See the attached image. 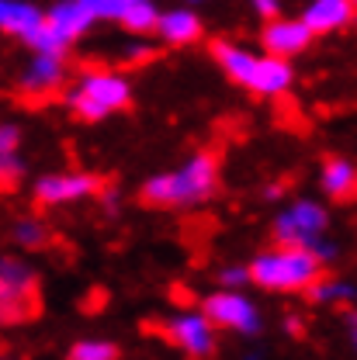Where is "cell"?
I'll list each match as a JSON object with an SVG mask.
<instances>
[{
  "mask_svg": "<svg viewBox=\"0 0 357 360\" xmlns=\"http://www.w3.org/2000/svg\"><path fill=\"white\" fill-rule=\"evenodd\" d=\"M219 177H223V170H219V156L215 153H208V149L205 153H191L180 167L142 180L139 198L149 208L187 212V208H198V205H205V201H212L219 194Z\"/></svg>",
  "mask_w": 357,
  "mask_h": 360,
  "instance_id": "obj_1",
  "label": "cell"
},
{
  "mask_svg": "<svg viewBox=\"0 0 357 360\" xmlns=\"http://www.w3.org/2000/svg\"><path fill=\"white\" fill-rule=\"evenodd\" d=\"M208 52H212V63L223 70L225 77L236 87L250 90L253 97L277 101V97H284L288 90L295 87L292 59H281V56H270V52H253L246 45L229 42V39H215L208 45Z\"/></svg>",
  "mask_w": 357,
  "mask_h": 360,
  "instance_id": "obj_2",
  "label": "cell"
},
{
  "mask_svg": "<svg viewBox=\"0 0 357 360\" xmlns=\"http://www.w3.org/2000/svg\"><path fill=\"white\" fill-rule=\"evenodd\" d=\"M250 284L270 291V295H306L315 281L322 277V260L302 250V246H284L274 243L268 250L250 257Z\"/></svg>",
  "mask_w": 357,
  "mask_h": 360,
  "instance_id": "obj_3",
  "label": "cell"
},
{
  "mask_svg": "<svg viewBox=\"0 0 357 360\" xmlns=\"http://www.w3.org/2000/svg\"><path fill=\"white\" fill-rule=\"evenodd\" d=\"M270 236H274V243L309 250L322 264H333L337 253H340V246L330 239V208L319 198L284 201L270 219Z\"/></svg>",
  "mask_w": 357,
  "mask_h": 360,
  "instance_id": "obj_4",
  "label": "cell"
},
{
  "mask_svg": "<svg viewBox=\"0 0 357 360\" xmlns=\"http://www.w3.org/2000/svg\"><path fill=\"white\" fill-rule=\"evenodd\" d=\"M132 80L118 70H84L63 94L66 108L80 122H104L132 104Z\"/></svg>",
  "mask_w": 357,
  "mask_h": 360,
  "instance_id": "obj_5",
  "label": "cell"
},
{
  "mask_svg": "<svg viewBox=\"0 0 357 360\" xmlns=\"http://www.w3.org/2000/svg\"><path fill=\"white\" fill-rule=\"evenodd\" d=\"M97 25V18L90 14L87 0H59L45 11L42 32L28 42L32 52H56L66 56V49L73 42H80L90 28Z\"/></svg>",
  "mask_w": 357,
  "mask_h": 360,
  "instance_id": "obj_6",
  "label": "cell"
},
{
  "mask_svg": "<svg viewBox=\"0 0 357 360\" xmlns=\"http://www.w3.org/2000/svg\"><path fill=\"white\" fill-rule=\"evenodd\" d=\"M39 274L18 257H0V326L28 322L35 315Z\"/></svg>",
  "mask_w": 357,
  "mask_h": 360,
  "instance_id": "obj_7",
  "label": "cell"
},
{
  "mask_svg": "<svg viewBox=\"0 0 357 360\" xmlns=\"http://www.w3.org/2000/svg\"><path fill=\"white\" fill-rule=\"evenodd\" d=\"M201 312L208 315L219 329L236 333V336H261L264 329V315L257 309V302L243 291V288H219L212 295L201 298Z\"/></svg>",
  "mask_w": 357,
  "mask_h": 360,
  "instance_id": "obj_8",
  "label": "cell"
},
{
  "mask_svg": "<svg viewBox=\"0 0 357 360\" xmlns=\"http://www.w3.org/2000/svg\"><path fill=\"white\" fill-rule=\"evenodd\" d=\"M160 333L163 340L180 350L184 357L191 360H208L215 357V347H219V326L201 312V309H191V312H174L160 322Z\"/></svg>",
  "mask_w": 357,
  "mask_h": 360,
  "instance_id": "obj_9",
  "label": "cell"
},
{
  "mask_svg": "<svg viewBox=\"0 0 357 360\" xmlns=\"http://www.w3.org/2000/svg\"><path fill=\"white\" fill-rule=\"evenodd\" d=\"M101 191V180L84 170H56V174H42L32 184V198L45 205V208H63V205H77L87 201Z\"/></svg>",
  "mask_w": 357,
  "mask_h": 360,
  "instance_id": "obj_10",
  "label": "cell"
},
{
  "mask_svg": "<svg viewBox=\"0 0 357 360\" xmlns=\"http://www.w3.org/2000/svg\"><path fill=\"white\" fill-rule=\"evenodd\" d=\"M63 87H66V63L56 52H32V59L18 73V90L28 101H45Z\"/></svg>",
  "mask_w": 357,
  "mask_h": 360,
  "instance_id": "obj_11",
  "label": "cell"
},
{
  "mask_svg": "<svg viewBox=\"0 0 357 360\" xmlns=\"http://www.w3.org/2000/svg\"><path fill=\"white\" fill-rule=\"evenodd\" d=\"M315 42V32L302 21V18H270L261 28V45L270 56L281 59H299L302 52H309V45Z\"/></svg>",
  "mask_w": 357,
  "mask_h": 360,
  "instance_id": "obj_12",
  "label": "cell"
},
{
  "mask_svg": "<svg viewBox=\"0 0 357 360\" xmlns=\"http://www.w3.org/2000/svg\"><path fill=\"white\" fill-rule=\"evenodd\" d=\"M167 49H187L205 39V21L191 4H177V7H160L156 18V32H153Z\"/></svg>",
  "mask_w": 357,
  "mask_h": 360,
  "instance_id": "obj_13",
  "label": "cell"
},
{
  "mask_svg": "<svg viewBox=\"0 0 357 360\" xmlns=\"http://www.w3.org/2000/svg\"><path fill=\"white\" fill-rule=\"evenodd\" d=\"M309 28L319 35H333V32H344L351 28L357 18V4L354 0H309L299 14Z\"/></svg>",
  "mask_w": 357,
  "mask_h": 360,
  "instance_id": "obj_14",
  "label": "cell"
},
{
  "mask_svg": "<svg viewBox=\"0 0 357 360\" xmlns=\"http://www.w3.org/2000/svg\"><path fill=\"white\" fill-rule=\"evenodd\" d=\"M45 25V11L32 0H0V32L18 39V42H32Z\"/></svg>",
  "mask_w": 357,
  "mask_h": 360,
  "instance_id": "obj_15",
  "label": "cell"
},
{
  "mask_svg": "<svg viewBox=\"0 0 357 360\" xmlns=\"http://www.w3.org/2000/svg\"><path fill=\"white\" fill-rule=\"evenodd\" d=\"M319 187L333 201H351L357 194V163L347 156H330L319 167Z\"/></svg>",
  "mask_w": 357,
  "mask_h": 360,
  "instance_id": "obj_16",
  "label": "cell"
},
{
  "mask_svg": "<svg viewBox=\"0 0 357 360\" xmlns=\"http://www.w3.org/2000/svg\"><path fill=\"white\" fill-rule=\"evenodd\" d=\"M306 298L313 305H322V309H340V305H351L357 302V284L347 281V277H333V274H322L313 288L306 291Z\"/></svg>",
  "mask_w": 357,
  "mask_h": 360,
  "instance_id": "obj_17",
  "label": "cell"
},
{
  "mask_svg": "<svg viewBox=\"0 0 357 360\" xmlns=\"http://www.w3.org/2000/svg\"><path fill=\"white\" fill-rule=\"evenodd\" d=\"M156 18H160L156 0H135L132 7H129V14H125V21H122V28L129 35H135V39H142V35H153L156 32Z\"/></svg>",
  "mask_w": 357,
  "mask_h": 360,
  "instance_id": "obj_18",
  "label": "cell"
},
{
  "mask_svg": "<svg viewBox=\"0 0 357 360\" xmlns=\"http://www.w3.org/2000/svg\"><path fill=\"white\" fill-rule=\"evenodd\" d=\"M11 239H14L21 250H42V246H49V225H45L42 219H35V215L18 219L14 229H11Z\"/></svg>",
  "mask_w": 357,
  "mask_h": 360,
  "instance_id": "obj_19",
  "label": "cell"
},
{
  "mask_svg": "<svg viewBox=\"0 0 357 360\" xmlns=\"http://www.w3.org/2000/svg\"><path fill=\"white\" fill-rule=\"evenodd\" d=\"M118 357H122V350L111 340H77L70 347V354H66V360H118Z\"/></svg>",
  "mask_w": 357,
  "mask_h": 360,
  "instance_id": "obj_20",
  "label": "cell"
},
{
  "mask_svg": "<svg viewBox=\"0 0 357 360\" xmlns=\"http://www.w3.org/2000/svg\"><path fill=\"white\" fill-rule=\"evenodd\" d=\"M132 4L135 0H87L90 14H94L97 21H111V25H122Z\"/></svg>",
  "mask_w": 357,
  "mask_h": 360,
  "instance_id": "obj_21",
  "label": "cell"
},
{
  "mask_svg": "<svg viewBox=\"0 0 357 360\" xmlns=\"http://www.w3.org/2000/svg\"><path fill=\"white\" fill-rule=\"evenodd\" d=\"M21 177H25L21 153H0V187H14Z\"/></svg>",
  "mask_w": 357,
  "mask_h": 360,
  "instance_id": "obj_22",
  "label": "cell"
},
{
  "mask_svg": "<svg viewBox=\"0 0 357 360\" xmlns=\"http://www.w3.org/2000/svg\"><path fill=\"white\" fill-rule=\"evenodd\" d=\"M215 284L219 288H246L250 284V267L246 264H225L215 270Z\"/></svg>",
  "mask_w": 357,
  "mask_h": 360,
  "instance_id": "obj_23",
  "label": "cell"
},
{
  "mask_svg": "<svg viewBox=\"0 0 357 360\" xmlns=\"http://www.w3.org/2000/svg\"><path fill=\"white\" fill-rule=\"evenodd\" d=\"M0 153H21V125L0 122Z\"/></svg>",
  "mask_w": 357,
  "mask_h": 360,
  "instance_id": "obj_24",
  "label": "cell"
},
{
  "mask_svg": "<svg viewBox=\"0 0 357 360\" xmlns=\"http://www.w3.org/2000/svg\"><path fill=\"white\" fill-rule=\"evenodd\" d=\"M97 201H101V208H104L108 215H115L118 205H122V194H118V187H101V191H97Z\"/></svg>",
  "mask_w": 357,
  "mask_h": 360,
  "instance_id": "obj_25",
  "label": "cell"
},
{
  "mask_svg": "<svg viewBox=\"0 0 357 360\" xmlns=\"http://www.w3.org/2000/svg\"><path fill=\"white\" fill-rule=\"evenodd\" d=\"M253 4V11L264 18V21H270V18H281V0H250Z\"/></svg>",
  "mask_w": 357,
  "mask_h": 360,
  "instance_id": "obj_26",
  "label": "cell"
},
{
  "mask_svg": "<svg viewBox=\"0 0 357 360\" xmlns=\"http://www.w3.org/2000/svg\"><path fill=\"white\" fill-rule=\"evenodd\" d=\"M264 201H270V205H284V184H281V180H274V184L264 187Z\"/></svg>",
  "mask_w": 357,
  "mask_h": 360,
  "instance_id": "obj_27",
  "label": "cell"
},
{
  "mask_svg": "<svg viewBox=\"0 0 357 360\" xmlns=\"http://www.w3.org/2000/svg\"><path fill=\"white\" fill-rule=\"evenodd\" d=\"M149 45H142V42H132L129 49H125V63H139V59H149Z\"/></svg>",
  "mask_w": 357,
  "mask_h": 360,
  "instance_id": "obj_28",
  "label": "cell"
},
{
  "mask_svg": "<svg viewBox=\"0 0 357 360\" xmlns=\"http://www.w3.org/2000/svg\"><path fill=\"white\" fill-rule=\"evenodd\" d=\"M239 360H264V357H261V354H243Z\"/></svg>",
  "mask_w": 357,
  "mask_h": 360,
  "instance_id": "obj_29",
  "label": "cell"
},
{
  "mask_svg": "<svg viewBox=\"0 0 357 360\" xmlns=\"http://www.w3.org/2000/svg\"><path fill=\"white\" fill-rule=\"evenodd\" d=\"M351 343H354V350H357V329H351Z\"/></svg>",
  "mask_w": 357,
  "mask_h": 360,
  "instance_id": "obj_30",
  "label": "cell"
},
{
  "mask_svg": "<svg viewBox=\"0 0 357 360\" xmlns=\"http://www.w3.org/2000/svg\"><path fill=\"white\" fill-rule=\"evenodd\" d=\"M351 329H357V309H354V315H351Z\"/></svg>",
  "mask_w": 357,
  "mask_h": 360,
  "instance_id": "obj_31",
  "label": "cell"
},
{
  "mask_svg": "<svg viewBox=\"0 0 357 360\" xmlns=\"http://www.w3.org/2000/svg\"><path fill=\"white\" fill-rule=\"evenodd\" d=\"M184 4H191V7H194V4H205V0H184Z\"/></svg>",
  "mask_w": 357,
  "mask_h": 360,
  "instance_id": "obj_32",
  "label": "cell"
},
{
  "mask_svg": "<svg viewBox=\"0 0 357 360\" xmlns=\"http://www.w3.org/2000/svg\"><path fill=\"white\" fill-rule=\"evenodd\" d=\"M354 4H357V0H354Z\"/></svg>",
  "mask_w": 357,
  "mask_h": 360,
  "instance_id": "obj_33",
  "label": "cell"
},
{
  "mask_svg": "<svg viewBox=\"0 0 357 360\" xmlns=\"http://www.w3.org/2000/svg\"><path fill=\"white\" fill-rule=\"evenodd\" d=\"M0 360H4V357H0Z\"/></svg>",
  "mask_w": 357,
  "mask_h": 360,
  "instance_id": "obj_34",
  "label": "cell"
}]
</instances>
